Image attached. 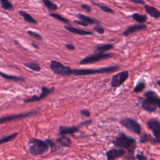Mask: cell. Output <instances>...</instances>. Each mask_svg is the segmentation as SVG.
<instances>
[{
  "mask_svg": "<svg viewBox=\"0 0 160 160\" xmlns=\"http://www.w3.org/2000/svg\"><path fill=\"white\" fill-rule=\"evenodd\" d=\"M112 143L118 148L126 149L128 150V153L131 156L132 159H135V158H134V153L137 147V141L133 138L128 137L124 133H120L118 137L116 138Z\"/></svg>",
  "mask_w": 160,
  "mask_h": 160,
  "instance_id": "6da1fadb",
  "label": "cell"
},
{
  "mask_svg": "<svg viewBox=\"0 0 160 160\" xmlns=\"http://www.w3.org/2000/svg\"><path fill=\"white\" fill-rule=\"evenodd\" d=\"M119 68V65H114L98 69H73L72 74L74 76H87L96 74L111 73L116 71Z\"/></svg>",
  "mask_w": 160,
  "mask_h": 160,
  "instance_id": "7a4b0ae2",
  "label": "cell"
},
{
  "mask_svg": "<svg viewBox=\"0 0 160 160\" xmlns=\"http://www.w3.org/2000/svg\"><path fill=\"white\" fill-rule=\"evenodd\" d=\"M29 153L33 156H41L45 154L49 150V145L46 141L37 138H32L29 141Z\"/></svg>",
  "mask_w": 160,
  "mask_h": 160,
  "instance_id": "3957f363",
  "label": "cell"
},
{
  "mask_svg": "<svg viewBox=\"0 0 160 160\" xmlns=\"http://www.w3.org/2000/svg\"><path fill=\"white\" fill-rule=\"evenodd\" d=\"M114 56H115V53H94L93 55H89L81 60L80 64L81 65L93 64L102 60L110 59L113 58Z\"/></svg>",
  "mask_w": 160,
  "mask_h": 160,
  "instance_id": "277c9868",
  "label": "cell"
},
{
  "mask_svg": "<svg viewBox=\"0 0 160 160\" xmlns=\"http://www.w3.org/2000/svg\"><path fill=\"white\" fill-rule=\"evenodd\" d=\"M50 68L54 73L62 76H69L72 74L73 69L69 66L63 65L60 61L53 60L50 64Z\"/></svg>",
  "mask_w": 160,
  "mask_h": 160,
  "instance_id": "5b68a950",
  "label": "cell"
},
{
  "mask_svg": "<svg viewBox=\"0 0 160 160\" xmlns=\"http://www.w3.org/2000/svg\"><path fill=\"white\" fill-rule=\"evenodd\" d=\"M120 123L123 127L127 128L137 134H139L141 133V126L138 122L130 118H126L120 120Z\"/></svg>",
  "mask_w": 160,
  "mask_h": 160,
  "instance_id": "8992f818",
  "label": "cell"
},
{
  "mask_svg": "<svg viewBox=\"0 0 160 160\" xmlns=\"http://www.w3.org/2000/svg\"><path fill=\"white\" fill-rule=\"evenodd\" d=\"M148 127L154 135L157 144H160V122L156 118L150 119L146 122Z\"/></svg>",
  "mask_w": 160,
  "mask_h": 160,
  "instance_id": "52a82bcc",
  "label": "cell"
},
{
  "mask_svg": "<svg viewBox=\"0 0 160 160\" xmlns=\"http://www.w3.org/2000/svg\"><path fill=\"white\" fill-rule=\"evenodd\" d=\"M39 112H40V111L39 110H34V111H32L28 112V113H21V114H18V115H13L1 117V118H0V124L6 123V122L15 121V120H22V119L28 118V117L31 116H33L36 115V114L39 113Z\"/></svg>",
  "mask_w": 160,
  "mask_h": 160,
  "instance_id": "ba28073f",
  "label": "cell"
},
{
  "mask_svg": "<svg viewBox=\"0 0 160 160\" xmlns=\"http://www.w3.org/2000/svg\"><path fill=\"white\" fill-rule=\"evenodd\" d=\"M129 77V71L124 70L115 74L112 76L111 85L113 87H120L123 85Z\"/></svg>",
  "mask_w": 160,
  "mask_h": 160,
  "instance_id": "9c48e42d",
  "label": "cell"
},
{
  "mask_svg": "<svg viewBox=\"0 0 160 160\" xmlns=\"http://www.w3.org/2000/svg\"><path fill=\"white\" fill-rule=\"evenodd\" d=\"M54 91H55V88L54 87H52L51 88H48L46 86H43L42 88V93H41L39 96L34 95V96H31V97L29 98L24 99V103H33L36 102V101H41L42 99H44V98H46L49 94L53 93Z\"/></svg>",
  "mask_w": 160,
  "mask_h": 160,
  "instance_id": "30bf717a",
  "label": "cell"
},
{
  "mask_svg": "<svg viewBox=\"0 0 160 160\" xmlns=\"http://www.w3.org/2000/svg\"><path fill=\"white\" fill-rule=\"evenodd\" d=\"M126 153V151L124 148H113L111 149L108 151L106 152V155L108 160H115L123 157Z\"/></svg>",
  "mask_w": 160,
  "mask_h": 160,
  "instance_id": "8fae6325",
  "label": "cell"
},
{
  "mask_svg": "<svg viewBox=\"0 0 160 160\" xmlns=\"http://www.w3.org/2000/svg\"><path fill=\"white\" fill-rule=\"evenodd\" d=\"M80 126H61L59 128V135H66V134H74L78 132Z\"/></svg>",
  "mask_w": 160,
  "mask_h": 160,
  "instance_id": "7c38bea8",
  "label": "cell"
},
{
  "mask_svg": "<svg viewBox=\"0 0 160 160\" xmlns=\"http://www.w3.org/2000/svg\"><path fill=\"white\" fill-rule=\"evenodd\" d=\"M147 28V26L143 24H140V25H133V26H129L123 32V35L125 36H128L131 34L136 33L137 31H140V30L146 29Z\"/></svg>",
  "mask_w": 160,
  "mask_h": 160,
  "instance_id": "4fadbf2b",
  "label": "cell"
},
{
  "mask_svg": "<svg viewBox=\"0 0 160 160\" xmlns=\"http://www.w3.org/2000/svg\"><path fill=\"white\" fill-rule=\"evenodd\" d=\"M64 29L67 30L68 31L71 33H74V34H79V35H93V32L91 31H85V30L78 29V28H75V27L71 26H65L64 27Z\"/></svg>",
  "mask_w": 160,
  "mask_h": 160,
  "instance_id": "5bb4252c",
  "label": "cell"
},
{
  "mask_svg": "<svg viewBox=\"0 0 160 160\" xmlns=\"http://www.w3.org/2000/svg\"><path fill=\"white\" fill-rule=\"evenodd\" d=\"M145 96H149L153 101V103L156 107L160 109V98L156 94L154 91L150 90V91L146 92L144 94Z\"/></svg>",
  "mask_w": 160,
  "mask_h": 160,
  "instance_id": "9a60e30c",
  "label": "cell"
},
{
  "mask_svg": "<svg viewBox=\"0 0 160 160\" xmlns=\"http://www.w3.org/2000/svg\"><path fill=\"white\" fill-rule=\"evenodd\" d=\"M145 9L146 10V12L150 16L156 19L160 18V11L159 10H158L156 8H155L154 6L145 5Z\"/></svg>",
  "mask_w": 160,
  "mask_h": 160,
  "instance_id": "2e32d148",
  "label": "cell"
},
{
  "mask_svg": "<svg viewBox=\"0 0 160 160\" xmlns=\"http://www.w3.org/2000/svg\"><path fill=\"white\" fill-rule=\"evenodd\" d=\"M139 143L141 144H145L146 143H151L153 144H157L156 139L151 137L150 134L147 133H143L140 136L139 138Z\"/></svg>",
  "mask_w": 160,
  "mask_h": 160,
  "instance_id": "e0dca14e",
  "label": "cell"
},
{
  "mask_svg": "<svg viewBox=\"0 0 160 160\" xmlns=\"http://www.w3.org/2000/svg\"><path fill=\"white\" fill-rule=\"evenodd\" d=\"M56 141L62 147L69 148L72 143L71 139L69 138L66 137V135H61V137L56 139Z\"/></svg>",
  "mask_w": 160,
  "mask_h": 160,
  "instance_id": "ac0fdd59",
  "label": "cell"
},
{
  "mask_svg": "<svg viewBox=\"0 0 160 160\" xmlns=\"http://www.w3.org/2000/svg\"><path fill=\"white\" fill-rule=\"evenodd\" d=\"M19 13H20V15L23 17L24 20H25L26 22H28V23L31 24H34V25H37L38 24V22L35 19L33 18V17L27 12L25 11L21 10L19 11Z\"/></svg>",
  "mask_w": 160,
  "mask_h": 160,
  "instance_id": "d6986e66",
  "label": "cell"
},
{
  "mask_svg": "<svg viewBox=\"0 0 160 160\" xmlns=\"http://www.w3.org/2000/svg\"><path fill=\"white\" fill-rule=\"evenodd\" d=\"M113 44H104L99 46H97L94 50V53H106L108 51L113 48Z\"/></svg>",
  "mask_w": 160,
  "mask_h": 160,
  "instance_id": "ffe728a7",
  "label": "cell"
},
{
  "mask_svg": "<svg viewBox=\"0 0 160 160\" xmlns=\"http://www.w3.org/2000/svg\"><path fill=\"white\" fill-rule=\"evenodd\" d=\"M78 18H79L81 20H82V21H84L85 22H86L87 23H88V25H94V24H98L100 23V22L99 21H98V20H94V19L91 18L89 16H87L83 15V14H81L79 13L77 15Z\"/></svg>",
  "mask_w": 160,
  "mask_h": 160,
  "instance_id": "44dd1931",
  "label": "cell"
},
{
  "mask_svg": "<svg viewBox=\"0 0 160 160\" xmlns=\"http://www.w3.org/2000/svg\"><path fill=\"white\" fill-rule=\"evenodd\" d=\"M0 76L3 78L6 79L8 80L11 81H25V78L23 77L20 76H16L13 75H9V74H5L4 73L1 72L0 71Z\"/></svg>",
  "mask_w": 160,
  "mask_h": 160,
  "instance_id": "7402d4cb",
  "label": "cell"
},
{
  "mask_svg": "<svg viewBox=\"0 0 160 160\" xmlns=\"http://www.w3.org/2000/svg\"><path fill=\"white\" fill-rule=\"evenodd\" d=\"M131 17H132V18L133 19L134 21L140 24H143L147 20L146 16L145 15H141V14L139 13L133 14Z\"/></svg>",
  "mask_w": 160,
  "mask_h": 160,
  "instance_id": "603a6c76",
  "label": "cell"
},
{
  "mask_svg": "<svg viewBox=\"0 0 160 160\" xmlns=\"http://www.w3.org/2000/svg\"><path fill=\"white\" fill-rule=\"evenodd\" d=\"M146 88V83L145 81L143 80L139 81L137 83L136 86H134L133 89L134 93H141L143 91H144V90Z\"/></svg>",
  "mask_w": 160,
  "mask_h": 160,
  "instance_id": "cb8c5ba5",
  "label": "cell"
},
{
  "mask_svg": "<svg viewBox=\"0 0 160 160\" xmlns=\"http://www.w3.org/2000/svg\"><path fill=\"white\" fill-rule=\"evenodd\" d=\"M45 5L50 11H56L58 9V6L56 4L52 2L51 0H42Z\"/></svg>",
  "mask_w": 160,
  "mask_h": 160,
  "instance_id": "d4e9b609",
  "label": "cell"
},
{
  "mask_svg": "<svg viewBox=\"0 0 160 160\" xmlns=\"http://www.w3.org/2000/svg\"><path fill=\"white\" fill-rule=\"evenodd\" d=\"M18 135V133H14L10 134V135H8L7 136V137L0 139V145L15 139L16 137H17V136Z\"/></svg>",
  "mask_w": 160,
  "mask_h": 160,
  "instance_id": "484cf974",
  "label": "cell"
},
{
  "mask_svg": "<svg viewBox=\"0 0 160 160\" xmlns=\"http://www.w3.org/2000/svg\"><path fill=\"white\" fill-rule=\"evenodd\" d=\"M26 67L28 68L32 69L33 71H39L41 70V66L38 64L36 63H25L24 64Z\"/></svg>",
  "mask_w": 160,
  "mask_h": 160,
  "instance_id": "4316f807",
  "label": "cell"
},
{
  "mask_svg": "<svg viewBox=\"0 0 160 160\" xmlns=\"http://www.w3.org/2000/svg\"><path fill=\"white\" fill-rule=\"evenodd\" d=\"M1 7L5 10H9L13 9L12 3L9 0H0Z\"/></svg>",
  "mask_w": 160,
  "mask_h": 160,
  "instance_id": "83f0119b",
  "label": "cell"
},
{
  "mask_svg": "<svg viewBox=\"0 0 160 160\" xmlns=\"http://www.w3.org/2000/svg\"><path fill=\"white\" fill-rule=\"evenodd\" d=\"M50 15L51 16H52L53 18L56 19L57 20H59V21L63 22V23H69V20H68L64 17H63L62 16L59 15V14L57 13H50Z\"/></svg>",
  "mask_w": 160,
  "mask_h": 160,
  "instance_id": "f1b7e54d",
  "label": "cell"
},
{
  "mask_svg": "<svg viewBox=\"0 0 160 160\" xmlns=\"http://www.w3.org/2000/svg\"><path fill=\"white\" fill-rule=\"evenodd\" d=\"M93 4H94V5L98 6V7H99V8L101 9V10H103L104 12L107 13H111V14L114 13V11L111 8H110V7H108V6H104V5H101V4H98V3H95L94 2H93Z\"/></svg>",
  "mask_w": 160,
  "mask_h": 160,
  "instance_id": "f546056e",
  "label": "cell"
},
{
  "mask_svg": "<svg viewBox=\"0 0 160 160\" xmlns=\"http://www.w3.org/2000/svg\"><path fill=\"white\" fill-rule=\"evenodd\" d=\"M27 33H28L29 35L32 36L33 38H34L38 39V40H42L43 39L42 36L41 35V34H39V33L35 32V31H31V30H29V31H27Z\"/></svg>",
  "mask_w": 160,
  "mask_h": 160,
  "instance_id": "4dcf8cb0",
  "label": "cell"
},
{
  "mask_svg": "<svg viewBox=\"0 0 160 160\" xmlns=\"http://www.w3.org/2000/svg\"><path fill=\"white\" fill-rule=\"evenodd\" d=\"M93 31H95V32L99 33V34H104V32H105V30L103 28L102 26H99V25H96V26H94V28H93Z\"/></svg>",
  "mask_w": 160,
  "mask_h": 160,
  "instance_id": "1f68e13d",
  "label": "cell"
},
{
  "mask_svg": "<svg viewBox=\"0 0 160 160\" xmlns=\"http://www.w3.org/2000/svg\"><path fill=\"white\" fill-rule=\"evenodd\" d=\"M80 114L81 115L85 117H90V115H91V113H90V111L88 109H83V110H81Z\"/></svg>",
  "mask_w": 160,
  "mask_h": 160,
  "instance_id": "d6a6232c",
  "label": "cell"
},
{
  "mask_svg": "<svg viewBox=\"0 0 160 160\" xmlns=\"http://www.w3.org/2000/svg\"><path fill=\"white\" fill-rule=\"evenodd\" d=\"M74 23L77 24V25H80V26H84V27H86L89 25H88V23H87L86 22L82 21V20H75V21H74Z\"/></svg>",
  "mask_w": 160,
  "mask_h": 160,
  "instance_id": "836d02e7",
  "label": "cell"
},
{
  "mask_svg": "<svg viewBox=\"0 0 160 160\" xmlns=\"http://www.w3.org/2000/svg\"><path fill=\"white\" fill-rule=\"evenodd\" d=\"M46 142L48 143V145H49V147H50L51 149H53L56 147V145H55V143L51 139H48V138L46 139Z\"/></svg>",
  "mask_w": 160,
  "mask_h": 160,
  "instance_id": "e575fe53",
  "label": "cell"
},
{
  "mask_svg": "<svg viewBox=\"0 0 160 160\" xmlns=\"http://www.w3.org/2000/svg\"><path fill=\"white\" fill-rule=\"evenodd\" d=\"M92 120H86V121H85L83 122H82V123H80V127H81V126H89V125H90L92 123Z\"/></svg>",
  "mask_w": 160,
  "mask_h": 160,
  "instance_id": "d590c367",
  "label": "cell"
},
{
  "mask_svg": "<svg viewBox=\"0 0 160 160\" xmlns=\"http://www.w3.org/2000/svg\"><path fill=\"white\" fill-rule=\"evenodd\" d=\"M81 7L82 9H85V10L87 11L88 12H91V8L90 7V6H88V4H83L81 5Z\"/></svg>",
  "mask_w": 160,
  "mask_h": 160,
  "instance_id": "8d00e7d4",
  "label": "cell"
},
{
  "mask_svg": "<svg viewBox=\"0 0 160 160\" xmlns=\"http://www.w3.org/2000/svg\"><path fill=\"white\" fill-rule=\"evenodd\" d=\"M136 158H137V159L139 160H146L148 159V158L145 156V155H143V154H139V153L137 155V157Z\"/></svg>",
  "mask_w": 160,
  "mask_h": 160,
  "instance_id": "74e56055",
  "label": "cell"
},
{
  "mask_svg": "<svg viewBox=\"0 0 160 160\" xmlns=\"http://www.w3.org/2000/svg\"><path fill=\"white\" fill-rule=\"evenodd\" d=\"M65 47L66 48L68 49V50H75V46L73 45V44H70V43H68V44H66L65 45Z\"/></svg>",
  "mask_w": 160,
  "mask_h": 160,
  "instance_id": "f35d334b",
  "label": "cell"
},
{
  "mask_svg": "<svg viewBox=\"0 0 160 160\" xmlns=\"http://www.w3.org/2000/svg\"><path fill=\"white\" fill-rule=\"evenodd\" d=\"M129 1L131 2L134 3H137V4H143L145 3V1H143V0H129Z\"/></svg>",
  "mask_w": 160,
  "mask_h": 160,
  "instance_id": "ab89813d",
  "label": "cell"
},
{
  "mask_svg": "<svg viewBox=\"0 0 160 160\" xmlns=\"http://www.w3.org/2000/svg\"><path fill=\"white\" fill-rule=\"evenodd\" d=\"M31 45L33 46V47H34L35 49H39V46L37 44L35 43H31Z\"/></svg>",
  "mask_w": 160,
  "mask_h": 160,
  "instance_id": "60d3db41",
  "label": "cell"
},
{
  "mask_svg": "<svg viewBox=\"0 0 160 160\" xmlns=\"http://www.w3.org/2000/svg\"><path fill=\"white\" fill-rule=\"evenodd\" d=\"M156 83H157L158 85H159V86H160V80H158L157 82H156Z\"/></svg>",
  "mask_w": 160,
  "mask_h": 160,
  "instance_id": "b9f144b4",
  "label": "cell"
},
{
  "mask_svg": "<svg viewBox=\"0 0 160 160\" xmlns=\"http://www.w3.org/2000/svg\"><path fill=\"white\" fill-rule=\"evenodd\" d=\"M0 33H1V31H0Z\"/></svg>",
  "mask_w": 160,
  "mask_h": 160,
  "instance_id": "7bdbcfd3",
  "label": "cell"
}]
</instances>
